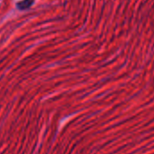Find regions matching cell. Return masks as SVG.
<instances>
[{
  "mask_svg": "<svg viewBox=\"0 0 154 154\" xmlns=\"http://www.w3.org/2000/svg\"><path fill=\"white\" fill-rule=\"evenodd\" d=\"M35 0H21V1L17 3V8L20 11H26L32 8L35 4Z\"/></svg>",
  "mask_w": 154,
  "mask_h": 154,
  "instance_id": "6da1fadb",
  "label": "cell"
}]
</instances>
